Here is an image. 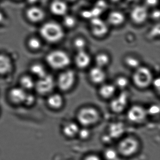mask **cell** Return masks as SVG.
I'll use <instances>...</instances> for the list:
<instances>
[{
  "mask_svg": "<svg viewBox=\"0 0 160 160\" xmlns=\"http://www.w3.org/2000/svg\"><path fill=\"white\" fill-rule=\"evenodd\" d=\"M39 33L43 39L50 43L58 42L64 36V31L61 26L54 22H49L42 24Z\"/></svg>",
  "mask_w": 160,
  "mask_h": 160,
  "instance_id": "1",
  "label": "cell"
},
{
  "mask_svg": "<svg viewBox=\"0 0 160 160\" xmlns=\"http://www.w3.org/2000/svg\"><path fill=\"white\" fill-rule=\"evenodd\" d=\"M46 62L52 68L63 69L69 65L70 59L67 53L61 50H54L49 52L46 57Z\"/></svg>",
  "mask_w": 160,
  "mask_h": 160,
  "instance_id": "2",
  "label": "cell"
},
{
  "mask_svg": "<svg viewBox=\"0 0 160 160\" xmlns=\"http://www.w3.org/2000/svg\"><path fill=\"white\" fill-rule=\"evenodd\" d=\"M133 82L141 88L148 87L153 82V75L150 69L145 67L136 68L132 77Z\"/></svg>",
  "mask_w": 160,
  "mask_h": 160,
  "instance_id": "3",
  "label": "cell"
},
{
  "mask_svg": "<svg viewBox=\"0 0 160 160\" xmlns=\"http://www.w3.org/2000/svg\"><path fill=\"white\" fill-rule=\"evenodd\" d=\"M77 118L82 125L89 126L98 121L99 118V113L97 110L93 107H85L80 110Z\"/></svg>",
  "mask_w": 160,
  "mask_h": 160,
  "instance_id": "4",
  "label": "cell"
},
{
  "mask_svg": "<svg viewBox=\"0 0 160 160\" xmlns=\"http://www.w3.org/2000/svg\"><path fill=\"white\" fill-rule=\"evenodd\" d=\"M54 79L52 76L48 74L41 78H39L35 83V87L37 92L40 95H45L49 94L54 88Z\"/></svg>",
  "mask_w": 160,
  "mask_h": 160,
  "instance_id": "5",
  "label": "cell"
},
{
  "mask_svg": "<svg viewBox=\"0 0 160 160\" xmlns=\"http://www.w3.org/2000/svg\"><path fill=\"white\" fill-rule=\"evenodd\" d=\"M75 74L72 70H67L60 74L57 79L58 88L62 91L69 90L74 85Z\"/></svg>",
  "mask_w": 160,
  "mask_h": 160,
  "instance_id": "6",
  "label": "cell"
},
{
  "mask_svg": "<svg viewBox=\"0 0 160 160\" xmlns=\"http://www.w3.org/2000/svg\"><path fill=\"white\" fill-rule=\"evenodd\" d=\"M137 141L131 138L124 139L119 144V150L122 155L129 156L134 154L138 148Z\"/></svg>",
  "mask_w": 160,
  "mask_h": 160,
  "instance_id": "7",
  "label": "cell"
},
{
  "mask_svg": "<svg viewBox=\"0 0 160 160\" xmlns=\"http://www.w3.org/2000/svg\"><path fill=\"white\" fill-rule=\"evenodd\" d=\"M128 99V93L126 91L121 92L111 102V108L112 111L116 113H120L123 112L126 107Z\"/></svg>",
  "mask_w": 160,
  "mask_h": 160,
  "instance_id": "8",
  "label": "cell"
},
{
  "mask_svg": "<svg viewBox=\"0 0 160 160\" xmlns=\"http://www.w3.org/2000/svg\"><path fill=\"white\" fill-rule=\"evenodd\" d=\"M25 16L27 19L33 23H38L45 18L44 10L39 7L33 6L26 9Z\"/></svg>",
  "mask_w": 160,
  "mask_h": 160,
  "instance_id": "9",
  "label": "cell"
},
{
  "mask_svg": "<svg viewBox=\"0 0 160 160\" xmlns=\"http://www.w3.org/2000/svg\"><path fill=\"white\" fill-rule=\"evenodd\" d=\"M147 114L146 110L140 105H134L130 108L127 113V117L130 121L140 122L145 118Z\"/></svg>",
  "mask_w": 160,
  "mask_h": 160,
  "instance_id": "10",
  "label": "cell"
},
{
  "mask_svg": "<svg viewBox=\"0 0 160 160\" xmlns=\"http://www.w3.org/2000/svg\"><path fill=\"white\" fill-rule=\"evenodd\" d=\"M90 23L91 31L93 34L95 36L101 37L108 32V27L106 23L97 17L93 18Z\"/></svg>",
  "mask_w": 160,
  "mask_h": 160,
  "instance_id": "11",
  "label": "cell"
},
{
  "mask_svg": "<svg viewBox=\"0 0 160 160\" xmlns=\"http://www.w3.org/2000/svg\"><path fill=\"white\" fill-rule=\"evenodd\" d=\"M26 90L20 87H14L8 92V97L11 102L16 104L23 103L26 97Z\"/></svg>",
  "mask_w": 160,
  "mask_h": 160,
  "instance_id": "12",
  "label": "cell"
},
{
  "mask_svg": "<svg viewBox=\"0 0 160 160\" xmlns=\"http://www.w3.org/2000/svg\"><path fill=\"white\" fill-rule=\"evenodd\" d=\"M89 75L90 80L94 83H101L106 78V74L103 68L97 66L91 68Z\"/></svg>",
  "mask_w": 160,
  "mask_h": 160,
  "instance_id": "13",
  "label": "cell"
},
{
  "mask_svg": "<svg viewBox=\"0 0 160 160\" xmlns=\"http://www.w3.org/2000/svg\"><path fill=\"white\" fill-rule=\"evenodd\" d=\"M50 10L55 16H63L66 13L67 6L62 0H54L50 4Z\"/></svg>",
  "mask_w": 160,
  "mask_h": 160,
  "instance_id": "14",
  "label": "cell"
},
{
  "mask_svg": "<svg viewBox=\"0 0 160 160\" xmlns=\"http://www.w3.org/2000/svg\"><path fill=\"white\" fill-rule=\"evenodd\" d=\"M75 62L77 67L80 68H85L90 64L91 58L88 53L85 50L79 51L76 54Z\"/></svg>",
  "mask_w": 160,
  "mask_h": 160,
  "instance_id": "15",
  "label": "cell"
},
{
  "mask_svg": "<svg viewBox=\"0 0 160 160\" xmlns=\"http://www.w3.org/2000/svg\"><path fill=\"white\" fill-rule=\"evenodd\" d=\"M147 10L142 6L135 8L131 13V18L135 23H142L146 20L147 18Z\"/></svg>",
  "mask_w": 160,
  "mask_h": 160,
  "instance_id": "16",
  "label": "cell"
},
{
  "mask_svg": "<svg viewBox=\"0 0 160 160\" xmlns=\"http://www.w3.org/2000/svg\"><path fill=\"white\" fill-rule=\"evenodd\" d=\"M13 65L11 59L8 55L0 53V75H5L10 73Z\"/></svg>",
  "mask_w": 160,
  "mask_h": 160,
  "instance_id": "17",
  "label": "cell"
},
{
  "mask_svg": "<svg viewBox=\"0 0 160 160\" xmlns=\"http://www.w3.org/2000/svg\"><path fill=\"white\" fill-rule=\"evenodd\" d=\"M47 103L52 109H60L64 103L63 97L59 94H52L48 98Z\"/></svg>",
  "mask_w": 160,
  "mask_h": 160,
  "instance_id": "18",
  "label": "cell"
},
{
  "mask_svg": "<svg viewBox=\"0 0 160 160\" xmlns=\"http://www.w3.org/2000/svg\"><path fill=\"white\" fill-rule=\"evenodd\" d=\"M116 88L115 85L111 84L103 85L100 88V95L104 98H111L115 93Z\"/></svg>",
  "mask_w": 160,
  "mask_h": 160,
  "instance_id": "19",
  "label": "cell"
},
{
  "mask_svg": "<svg viewBox=\"0 0 160 160\" xmlns=\"http://www.w3.org/2000/svg\"><path fill=\"white\" fill-rule=\"evenodd\" d=\"M109 22L114 25L122 24L125 21V17L123 14L118 11H113L110 13L108 18Z\"/></svg>",
  "mask_w": 160,
  "mask_h": 160,
  "instance_id": "20",
  "label": "cell"
},
{
  "mask_svg": "<svg viewBox=\"0 0 160 160\" xmlns=\"http://www.w3.org/2000/svg\"><path fill=\"white\" fill-rule=\"evenodd\" d=\"M19 82L21 87L25 90H30L34 88L35 83L32 77L28 75H24L21 77Z\"/></svg>",
  "mask_w": 160,
  "mask_h": 160,
  "instance_id": "21",
  "label": "cell"
},
{
  "mask_svg": "<svg viewBox=\"0 0 160 160\" xmlns=\"http://www.w3.org/2000/svg\"><path fill=\"white\" fill-rule=\"evenodd\" d=\"M30 69L31 73L39 78L44 77L47 74L45 68L40 64H34L31 66Z\"/></svg>",
  "mask_w": 160,
  "mask_h": 160,
  "instance_id": "22",
  "label": "cell"
},
{
  "mask_svg": "<svg viewBox=\"0 0 160 160\" xmlns=\"http://www.w3.org/2000/svg\"><path fill=\"white\" fill-rule=\"evenodd\" d=\"M79 128L75 123H69L65 125L63 129V132L66 136L72 137L79 132Z\"/></svg>",
  "mask_w": 160,
  "mask_h": 160,
  "instance_id": "23",
  "label": "cell"
},
{
  "mask_svg": "<svg viewBox=\"0 0 160 160\" xmlns=\"http://www.w3.org/2000/svg\"><path fill=\"white\" fill-rule=\"evenodd\" d=\"M124 127L119 123L112 124L110 128V136L113 138L120 137L124 132Z\"/></svg>",
  "mask_w": 160,
  "mask_h": 160,
  "instance_id": "24",
  "label": "cell"
},
{
  "mask_svg": "<svg viewBox=\"0 0 160 160\" xmlns=\"http://www.w3.org/2000/svg\"><path fill=\"white\" fill-rule=\"evenodd\" d=\"M110 57L106 53H100L97 54L95 58V62L97 66L103 68L109 64Z\"/></svg>",
  "mask_w": 160,
  "mask_h": 160,
  "instance_id": "25",
  "label": "cell"
},
{
  "mask_svg": "<svg viewBox=\"0 0 160 160\" xmlns=\"http://www.w3.org/2000/svg\"><path fill=\"white\" fill-rule=\"evenodd\" d=\"M27 46L32 50H38L41 48L42 44L39 38L35 37H32L28 39Z\"/></svg>",
  "mask_w": 160,
  "mask_h": 160,
  "instance_id": "26",
  "label": "cell"
},
{
  "mask_svg": "<svg viewBox=\"0 0 160 160\" xmlns=\"http://www.w3.org/2000/svg\"><path fill=\"white\" fill-rule=\"evenodd\" d=\"M126 64L132 68H136L140 67V62L138 59L132 56H128L125 59Z\"/></svg>",
  "mask_w": 160,
  "mask_h": 160,
  "instance_id": "27",
  "label": "cell"
},
{
  "mask_svg": "<svg viewBox=\"0 0 160 160\" xmlns=\"http://www.w3.org/2000/svg\"><path fill=\"white\" fill-rule=\"evenodd\" d=\"M129 81L126 78L124 77H119L115 81V86L120 89H124L127 87Z\"/></svg>",
  "mask_w": 160,
  "mask_h": 160,
  "instance_id": "28",
  "label": "cell"
},
{
  "mask_svg": "<svg viewBox=\"0 0 160 160\" xmlns=\"http://www.w3.org/2000/svg\"><path fill=\"white\" fill-rule=\"evenodd\" d=\"M74 46L78 52L83 51L86 46V42L83 38H78L74 40Z\"/></svg>",
  "mask_w": 160,
  "mask_h": 160,
  "instance_id": "29",
  "label": "cell"
},
{
  "mask_svg": "<svg viewBox=\"0 0 160 160\" xmlns=\"http://www.w3.org/2000/svg\"><path fill=\"white\" fill-rule=\"evenodd\" d=\"M105 157L108 160H116L117 153L113 149H109L105 152Z\"/></svg>",
  "mask_w": 160,
  "mask_h": 160,
  "instance_id": "30",
  "label": "cell"
},
{
  "mask_svg": "<svg viewBox=\"0 0 160 160\" xmlns=\"http://www.w3.org/2000/svg\"><path fill=\"white\" fill-rule=\"evenodd\" d=\"M35 101V98L34 96L31 93H27L23 104H25L26 106H31L34 103Z\"/></svg>",
  "mask_w": 160,
  "mask_h": 160,
  "instance_id": "31",
  "label": "cell"
},
{
  "mask_svg": "<svg viewBox=\"0 0 160 160\" xmlns=\"http://www.w3.org/2000/svg\"><path fill=\"white\" fill-rule=\"evenodd\" d=\"M64 23L65 26L68 28L74 27L76 23L75 19L70 16H66L64 18Z\"/></svg>",
  "mask_w": 160,
  "mask_h": 160,
  "instance_id": "32",
  "label": "cell"
},
{
  "mask_svg": "<svg viewBox=\"0 0 160 160\" xmlns=\"http://www.w3.org/2000/svg\"><path fill=\"white\" fill-rule=\"evenodd\" d=\"M80 137L82 139H86L89 137L90 132L86 129H82L81 130L79 131Z\"/></svg>",
  "mask_w": 160,
  "mask_h": 160,
  "instance_id": "33",
  "label": "cell"
},
{
  "mask_svg": "<svg viewBox=\"0 0 160 160\" xmlns=\"http://www.w3.org/2000/svg\"><path fill=\"white\" fill-rule=\"evenodd\" d=\"M160 109L158 106L156 105H152L148 109V112L151 115H155L159 112Z\"/></svg>",
  "mask_w": 160,
  "mask_h": 160,
  "instance_id": "34",
  "label": "cell"
},
{
  "mask_svg": "<svg viewBox=\"0 0 160 160\" xmlns=\"http://www.w3.org/2000/svg\"><path fill=\"white\" fill-rule=\"evenodd\" d=\"M152 36H156L159 35L160 34V25L159 24L157 26L155 27L154 29L152 30L151 33Z\"/></svg>",
  "mask_w": 160,
  "mask_h": 160,
  "instance_id": "35",
  "label": "cell"
},
{
  "mask_svg": "<svg viewBox=\"0 0 160 160\" xmlns=\"http://www.w3.org/2000/svg\"><path fill=\"white\" fill-rule=\"evenodd\" d=\"M105 6H106V3H105V2L102 1V0H100V1H99L97 3L96 6V7L100 8L101 10H102L103 8H105Z\"/></svg>",
  "mask_w": 160,
  "mask_h": 160,
  "instance_id": "36",
  "label": "cell"
},
{
  "mask_svg": "<svg viewBox=\"0 0 160 160\" xmlns=\"http://www.w3.org/2000/svg\"><path fill=\"white\" fill-rule=\"evenodd\" d=\"M83 17H84L85 18H92L93 16H92V13H91V11H85L83 12L82 14Z\"/></svg>",
  "mask_w": 160,
  "mask_h": 160,
  "instance_id": "37",
  "label": "cell"
},
{
  "mask_svg": "<svg viewBox=\"0 0 160 160\" xmlns=\"http://www.w3.org/2000/svg\"><path fill=\"white\" fill-rule=\"evenodd\" d=\"M152 82L154 84V86L158 88V90L160 89V80L159 78L156 79V80H154Z\"/></svg>",
  "mask_w": 160,
  "mask_h": 160,
  "instance_id": "38",
  "label": "cell"
},
{
  "mask_svg": "<svg viewBox=\"0 0 160 160\" xmlns=\"http://www.w3.org/2000/svg\"><path fill=\"white\" fill-rule=\"evenodd\" d=\"M147 3L149 6H155L158 3V0H146Z\"/></svg>",
  "mask_w": 160,
  "mask_h": 160,
  "instance_id": "39",
  "label": "cell"
},
{
  "mask_svg": "<svg viewBox=\"0 0 160 160\" xmlns=\"http://www.w3.org/2000/svg\"><path fill=\"white\" fill-rule=\"evenodd\" d=\"M85 160H100V159L97 156H95V155H91V156L87 157Z\"/></svg>",
  "mask_w": 160,
  "mask_h": 160,
  "instance_id": "40",
  "label": "cell"
},
{
  "mask_svg": "<svg viewBox=\"0 0 160 160\" xmlns=\"http://www.w3.org/2000/svg\"><path fill=\"white\" fill-rule=\"evenodd\" d=\"M160 11L159 10H156L153 12L152 14V17L155 19H159L160 18Z\"/></svg>",
  "mask_w": 160,
  "mask_h": 160,
  "instance_id": "41",
  "label": "cell"
},
{
  "mask_svg": "<svg viewBox=\"0 0 160 160\" xmlns=\"http://www.w3.org/2000/svg\"><path fill=\"white\" fill-rule=\"evenodd\" d=\"M37 0H28V2H29L34 3V2H36Z\"/></svg>",
  "mask_w": 160,
  "mask_h": 160,
  "instance_id": "42",
  "label": "cell"
},
{
  "mask_svg": "<svg viewBox=\"0 0 160 160\" xmlns=\"http://www.w3.org/2000/svg\"><path fill=\"white\" fill-rule=\"evenodd\" d=\"M3 16H2V14L0 13V23H1V22L2 21V20H3Z\"/></svg>",
  "mask_w": 160,
  "mask_h": 160,
  "instance_id": "43",
  "label": "cell"
},
{
  "mask_svg": "<svg viewBox=\"0 0 160 160\" xmlns=\"http://www.w3.org/2000/svg\"><path fill=\"white\" fill-rule=\"evenodd\" d=\"M111 1H112V2H117V1H119V0H111Z\"/></svg>",
  "mask_w": 160,
  "mask_h": 160,
  "instance_id": "44",
  "label": "cell"
},
{
  "mask_svg": "<svg viewBox=\"0 0 160 160\" xmlns=\"http://www.w3.org/2000/svg\"><path fill=\"white\" fill-rule=\"evenodd\" d=\"M67 1H69V2H73V1H75V0H66Z\"/></svg>",
  "mask_w": 160,
  "mask_h": 160,
  "instance_id": "45",
  "label": "cell"
}]
</instances>
